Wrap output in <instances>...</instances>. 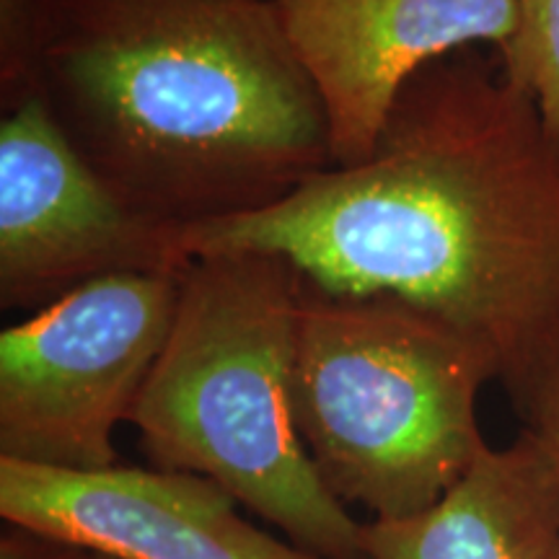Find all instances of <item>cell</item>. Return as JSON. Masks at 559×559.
I'll use <instances>...</instances> for the list:
<instances>
[{
  "label": "cell",
  "instance_id": "1",
  "mask_svg": "<svg viewBox=\"0 0 559 559\" xmlns=\"http://www.w3.org/2000/svg\"><path fill=\"white\" fill-rule=\"evenodd\" d=\"M177 243L190 260L283 257L332 296L402 300L481 342L506 391L559 355V135L498 52L417 70L362 164Z\"/></svg>",
  "mask_w": 559,
  "mask_h": 559
},
{
  "label": "cell",
  "instance_id": "2",
  "mask_svg": "<svg viewBox=\"0 0 559 559\" xmlns=\"http://www.w3.org/2000/svg\"><path fill=\"white\" fill-rule=\"evenodd\" d=\"M29 96L135 213L177 234L334 169L272 0H50Z\"/></svg>",
  "mask_w": 559,
  "mask_h": 559
},
{
  "label": "cell",
  "instance_id": "3",
  "mask_svg": "<svg viewBox=\"0 0 559 559\" xmlns=\"http://www.w3.org/2000/svg\"><path fill=\"white\" fill-rule=\"evenodd\" d=\"M300 275L257 251L194 257L130 425L156 469L207 477L321 559H366L293 415Z\"/></svg>",
  "mask_w": 559,
  "mask_h": 559
},
{
  "label": "cell",
  "instance_id": "4",
  "mask_svg": "<svg viewBox=\"0 0 559 559\" xmlns=\"http://www.w3.org/2000/svg\"><path fill=\"white\" fill-rule=\"evenodd\" d=\"M481 342L396 298L332 296L300 277L293 415L319 479L373 521L425 513L487 449Z\"/></svg>",
  "mask_w": 559,
  "mask_h": 559
},
{
  "label": "cell",
  "instance_id": "5",
  "mask_svg": "<svg viewBox=\"0 0 559 559\" xmlns=\"http://www.w3.org/2000/svg\"><path fill=\"white\" fill-rule=\"evenodd\" d=\"M177 272L91 280L0 334V459L58 469L117 464L179 306Z\"/></svg>",
  "mask_w": 559,
  "mask_h": 559
},
{
  "label": "cell",
  "instance_id": "6",
  "mask_svg": "<svg viewBox=\"0 0 559 559\" xmlns=\"http://www.w3.org/2000/svg\"><path fill=\"white\" fill-rule=\"evenodd\" d=\"M177 230L135 213L37 96L0 124V304L45 309L91 280L190 267Z\"/></svg>",
  "mask_w": 559,
  "mask_h": 559
},
{
  "label": "cell",
  "instance_id": "7",
  "mask_svg": "<svg viewBox=\"0 0 559 559\" xmlns=\"http://www.w3.org/2000/svg\"><path fill=\"white\" fill-rule=\"evenodd\" d=\"M317 88L334 169L373 156L412 75L464 47H506L519 0H272Z\"/></svg>",
  "mask_w": 559,
  "mask_h": 559
},
{
  "label": "cell",
  "instance_id": "8",
  "mask_svg": "<svg viewBox=\"0 0 559 559\" xmlns=\"http://www.w3.org/2000/svg\"><path fill=\"white\" fill-rule=\"evenodd\" d=\"M218 481L187 472L58 469L0 459V515L111 559H321L236 510Z\"/></svg>",
  "mask_w": 559,
  "mask_h": 559
},
{
  "label": "cell",
  "instance_id": "9",
  "mask_svg": "<svg viewBox=\"0 0 559 559\" xmlns=\"http://www.w3.org/2000/svg\"><path fill=\"white\" fill-rule=\"evenodd\" d=\"M366 559H559V477L531 432L479 453L436 506L360 528Z\"/></svg>",
  "mask_w": 559,
  "mask_h": 559
},
{
  "label": "cell",
  "instance_id": "10",
  "mask_svg": "<svg viewBox=\"0 0 559 559\" xmlns=\"http://www.w3.org/2000/svg\"><path fill=\"white\" fill-rule=\"evenodd\" d=\"M495 52L559 135V0H519L515 34Z\"/></svg>",
  "mask_w": 559,
  "mask_h": 559
},
{
  "label": "cell",
  "instance_id": "11",
  "mask_svg": "<svg viewBox=\"0 0 559 559\" xmlns=\"http://www.w3.org/2000/svg\"><path fill=\"white\" fill-rule=\"evenodd\" d=\"M50 0H0V75L3 99L16 107L29 94L34 58Z\"/></svg>",
  "mask_w": 559,
  "mask_h": 559
},
{
  "label": "cell",
  "instance_id": "12",
  "mask_svg": "<svg viewBox=\"0 0 559 559\" xmlns=\"http://www.w3.org/2000/svg\"><path fill=\"white\" fill-rule=\"evenodd\" d=\"M523 430L531 432L547 453L559 477V355L508 391Z\"/></svg>",
  "mask_w": 559,
  "mask_h": 559
},
{
  "label": "cell",
  "instance_id": "13",
  "mask_svg": "<svg viewBox=\"0 0 559 559\" xmlns=\"http://www.w3.org/2000/svg\"><path fill=\"white\" fill-rule=\"evenodd\" d=\"M0 559H96V555L79 544L9 523L0 536Z\"/></svg>",
  "mask_w": 559,
  "mask_h": 559
},
{
  "label": "cell",
  "instance_id": "14",
  "mask_svg": "<svg viewBox=\"0 0 559 559\" xmlns=\"http://www.w3.org/2000/svg\"><path fill=\"white\" fill-rule=\"evenodd\" d=\"M96 559H111V557H102V555H96Z\"/></svg>",
  "mask_w": 559,
  "mask_h": 559
}]
</instances>
